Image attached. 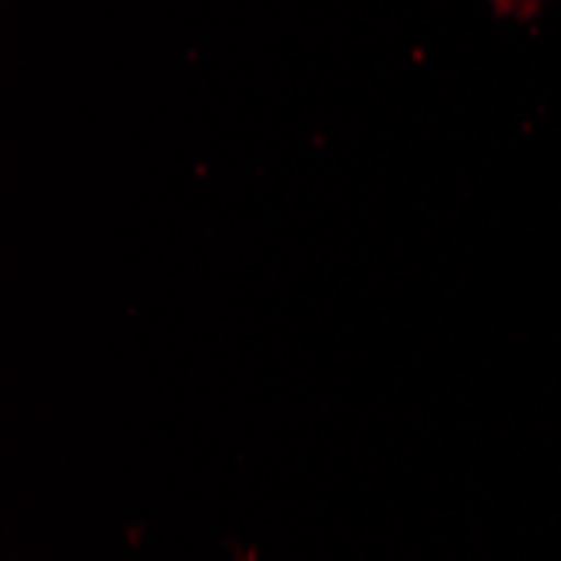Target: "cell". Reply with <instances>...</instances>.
Here are the masks:
<instances>
[{
  "label": "cell",
  "mask_w": 561,
  "mask_h": 561,
  "mask_svg": "<svg viewBox=\"0 0 561 561\" xmlns=\"http://www.w3.org/2000/svg\"><path fill=\"white\" fill-rule=\"evenodd\" d=\"M541 0H494L497 14H515V18H535Z\"/></svg>",
  "instance_id": "1"
}]
</instances>
